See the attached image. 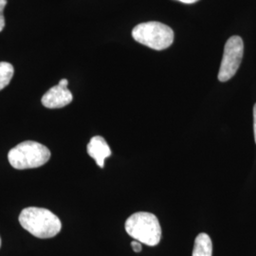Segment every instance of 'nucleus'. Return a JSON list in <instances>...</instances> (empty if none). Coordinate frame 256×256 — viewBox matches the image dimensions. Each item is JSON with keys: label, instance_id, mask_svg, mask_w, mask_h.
Returning <instances> with one entry per match:
<instances>
[{"label": "nucleus", "instance_id": "1", "mask_svg": "<svg viewBox=\"0 0 256 256\" xmlns=\"http://www.w3.org/2000/svg\"><path fill=\"white\" fill-rule=\"evenodd\" d=\"M20 225L34 236L54 238L62 229V223L52 212L44 208L28 207L19 216Z\"/></svg>", "mask_w": 256, "mask_h": 256}, {"label": "nucleus", "instance_id": "2", "mask_svg": "<svg viewBox=\"0 0 256 256\" xmlns=\"http://www.w3.org/2000/svg\"><path fill=\"white\" fill-rule=\"evenodd\" d=\"M126 230L131 238L147 246H156L162 239V227L155 214L138 212L128 218Z\"/></svg>", "mask_w": 256, "mask_h": 256}, {"label": "nucleus", "instance_id": "3", "mask_svg": "<svg viewBox=\"0 0 256 256\" xmlns=\"http://www.w3.org/2000/svg\"><path fill=\"white\" fill-rule=\"evenodd\" d=\"M50 158V151L48 147L32 140L19 144L8 154L10 164L18 170L40 167L46 164Z\"/></svg>", "mask_w": 256, "mask_h": 256}, {"label": "nucleus", "instance_id": "4", "mask_svg": "<svg viewBox=\"0 0 256 256\" xmlns=\"http://www.w3.org/2000/svg\"><path fill=\"white\" fill-rule=\"evenodd\" d=\"M133 38L142 45L156 50H162L172 45L174 32L167 25L156 21L144 22L132 30Z\"/></svg>", "mask_w": 256, "mask_h": 256}, {"label": "nucleus", "instance_id": "5", "mask_svg": "<svg viewBox=\"0 0 256 256\" xmlns=\"http://www.w3.org/2000/svg\"><path fill=\"white\" fill-rule=\"evenodd\" d=\"M244 54V43L240 36L230 37L225 44L224 54L220 64L218 80L227 82L238 72Z\"/></svg>", "mask_w": 256, "mask_h": 256}, {"label": "nucleus", "instance_id": "6", "mask_svg": "<svg viewBox=\"0 0 256 256\" xmlns=\"http://www.w3.org/2000/svg\"><path fill=\"white\" fill-rule=\"evenodd\" d=\"M68 81L62 79L57 86L48 90L42 97L43 106L46 108H62L70 104L74 100V96L68 90Z\"/></svg>", "mask_w": 256, "mask_h": 256}, {"label": "nucleus", "instance_id": "7", "mask_svg": "<svg viewBox=\"0 0 256 256\" xmlns=\"http://www.w3.org/2000/svg\"><path fill=\"white\" fill-rule=\"evenodd\" d=\"M88 153L95 160L97 165L102 168L104 166L106 158L111 156V150L104 138L95 136L92 138L88 144Z\"/></svg>", "mask_w": 256, "mask_h": 256}, {"label": "nucleus", "instance_id": "8", "mask_svg": "<svg viewBox=\"0 0 256 256\" xmlns=\"http://www.w3.org/2000/svg\"><path fill=\"white\" fill-rule=\"evenodd\" d=\"M192 256H212V243L207 234H200L194 240Z\"/></svg>", "mask_w": 256, "mask_h": 256}, {"label": "nucleus", "instance_id": "9", "mask_svg": "<svg viewBox=\"0 0 256 256\" xmlns=\"http://www.w3.org/2000/svg\"><path fill=\"white\" fill-rule=\"evenodd\" d=\"M14 74L12 64L7 62H0V90L9 84Z\"/></svg>", "mask_w": 256, "mask_h": 256}, {"label": "nucleus", "instance_id": "10", "mask_svg": "<svg viewBox=\"0 0 256 256\" xmlns=\"http://www.w3.org/2000/svg\"><path fill=\"white\" fill-rule=\"evenodd\" d=\"M7 5V0H0V32L3 30L5 27V18L3 14V10Z\"/></svg>", "mask_w": 256, "mask_h": 256}, {"label": "nucleus", "instance_id": "11", "mask_svg": "<svg viewBox=\"0 0 256 256\" xmlns=\"http://www.w3.org/2000/svg\"><path fill=\"white\" fill-rule=\"evenodd\" d=\"M131 245H132V248H133V250H134L135 252H140L142 250L140 242H138V241H133V242L131 243Z\"/></svg>", "mask_w": 256, "mask_h": 256}, {"label": "nucleus", "instance_id": "12", "mask_svg": "<svg viewBox=\"0 0 256 256\" xmlns=\"http://www.w3.org/2000/svg\"><path fill=\"white\" fill-rule=\"evenodd\" d=\"M254 140L256 142V104L254 106Z\"/></svg>", "mask_w": 256, "mask_h": 256}, {"label": "nucleus", "instance_id": "13", "mask_svg": "<svg viewBox=\"0 0 256 256\" xmlns=\"http://www.w3.org/2000/svg\"><path fill=\"white\" fill-rule=\"evenodd\" d=\"M178 1H180V2H182V3H185V4H192V3L198 2V0H178Z\"/></svg>", "mask_w": 256, "mask_h": 256}, {"label": "nucleus", "instance_id": "14", "mask_svg": "<svg viewBox=\"0 0 256 256\" xmlns=\"http://www.w3.org/2000/svg\"><path fill=\"white\" fill-rule=\"evenodd\" d=\"M0 248H1V238H0Z\"/></svg>", "mask_w": 256, "mask_h": 256}]
</instances>
